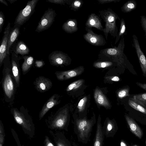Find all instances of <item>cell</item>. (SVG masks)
<instances>
[{
	"label": "cell",
	"mask_w": 146,
	"mask_h": 146,
	"mask_svg": "<svg viewBox=\"0 0 146 146\" xmlns=\"http://www.w3.org/2000/svg\"><path fill=\"white\" fill-rule=\"evenodd\" d=\"M99 13L105 23V27L104 28L103 31L106 39H107L109 33L114 37H117L118 35V29L116 25V21L117 19L119 20L118 15L110 8L100 11Z\"/></svg>",
	"instance_id": "cell-4"
},
{
	"label": "cell",
	"mask_w": 146,
	"mask_h": 146,
	"mask_svg": "<svg viewBox=\"0 0 146 146\" xmlns=\"http://www.w3.org/2000/svg\"><path fill=\"white\" fill-rule=\"evenodd\" d=\"M83 3V2L81 0H72L70 7L71 9L76 11L82 7Z\"/></svg>",
	"instance_id": "cell-30"
},
{
	"label": "cell",
	"mask_w": 146,
	"mask_h": 146,
	"mask_svg": "<svg viewBox=\"0 0 146 146\" xmlns=\"http://www.w3.org/2000/svg\"><path fill=\"white\" fill-rule=\"evenodd\" d=\"M112 62L110 61L99 62L94 63V66L98 68H104L112 65Z\"/></svg>",
	"instance_id": "cell-32"
},
{
	"label": "cell",
	"mask_w": 146,
	"mask_h": 146,
	"mask_svg": "<svg viewBox=\"0 0 146 146\" xmlns=\"http://www.w3.org/2000/svg\"><path fill=\"white\" fill-rule=\"evenodd\" d=\"M20 27L19 26L14 25L13 27L11 29L8 37L7 54L10 55L11 49L12 46L18 40V38L20 34Z\"/></svg>",
	"instance_id": "cell-17"
},
{
	"label": "cell",
	"mask_w": 146,
	"mask_h": 146,
	"mask_svg": "<svg viewBox=\"0 0 146 146\" xmlns=\"http://www.w3.org/2000/svg\"><path fill=\"white\" fill-rule=\"evenodd\" d=\"M95 120L92 118L76 119L74 123V131L78 142L87 144L90 141Z\"/></svg>",
	"instance_id": "cell-3"
},
{
	"label": "cell",
	"mask_w": 146,
	"mask_h": 146,
	"mask_svg": "<svg viewBox=\"0 0 146 146\" xmlns=\"http://www.w3.org/2000/svg\"><path fill=\"white\" fill-rule=\"evenodd\" d=\"M141 26L145 32L146 36V17L144 16H141Z\"/></svg>",
	"instance_id": "cell-36"
},
{
	"label": "cell",
	"mask_w": 146,
	"mask_h": 146,
	"mask_svg": "<svg viewBox=\"0 0 146 146\" xmlns=\"http://www.w3.org/2000/svg\"><path fill=\"white\" fill-rule=\"evenodd\" d=\"M74 70L65 71H56L55 74L57 79L59 80H64L76 76L77 73Z\"/></svg>",
	"instance_id": "cell-24"
},
{
	"label": "cell",
	"mask_w": 146,
	"mask_h": 146,
	"mask_svg": "<svg viewBox=\"0 0 146 146\" xmlns=\"http://www.w3.org/2000/svg\"><path fill=\"white\" fill-rule=\"evenodd\" d=\"M38 0L28 1L25 7L20 11L15 20L14 25L21 27L30 19L35 12Z\"/></svg>",
	"instance_id": "cell-6"
},
{
	"label": "cell",
	"mask_w": 146,
	"mask_h": 146,
	"mask_svg": "<svg viewBox=\"0 0 146 146\" xmlns=\"http://www.w3.org/2000/svg\"><path fill=\"white\" fill-rule=\"evenodd\" d=\"M21 58L24 60L21 66V69L23 74L25 75L30 70L34 62V59L32 56L26 55L21 56Z\"/></svg>",
	"instance_id": "cell-23"
},
{
	"label": "cell",
	"mask_w": 146,
	"mask_h": 146,
	"mask_svg": "<svg viewBox=\"0 0 146 146\" xmlns=\"http://www.w3.org/2000/svg\"><path fill=\"white\" fill-rule=\"evenodd\" d=\"M10 52L11 54V64L12 71L17 88L19 86L21 78L19 61L21 59V57L12 51Z\"/></svg>",
	"instance_id": "cell-10"
},
{
	"label": "cell",
	"mask_w": 146,
	"mask_h": 146,
	"mask_svg": "<svg viewBox=\"0 0 146 146\" xmlns=\"http://www.w3.org/2000/svg\"><path fill=\"white\" fill-rule=\"evenodd\" d=\"M130 99L146 108V93L134 95Z\"/></svg>",
	"instance_id": "cell-26"
},
{
	"label": "cell",
	"mask_w": 146,
	"mask_h": 146,
	"mask_svg": "<svg viewBox=\"0 0 146 146\" xmlns=\"http://www.w3.org/2000/svg\"><path fill=\"white\" fill-rule=\"evenodd\" d=\"M11 51L17 54H20L23 56L28 54L30 52V49L23 41L17 40L12 46Z\"/></svg>",
	"instance_id": "cell-19"
},
{
	"label": "cell",
	"mask_w": 146,
	"mask_h": 146,
	"mask_svg": "<svg viewBox=\"0 0 146 146\" xmlns=\"http://www.w3.org/2000/svg\"><path fill=\"white\" fill-rule=\"evenodd\" d=\"M18 146H24L23 145H21V144H19V145H17Z\"/></svg>",
	"instance_id": "cell-47"
},
{
	"label": "cell",
	"mask_w": 146,
	"mask_h": 146,
	"mask_svg": "<svg viewBox=\"0 0 146 146\" xmlns=\"http://www.w3.org/2000/svg\"><path fill=\"white\" fill-rule=\"evenodd\" d=\"M0 2L7 6H8V3L5 0H0Z\"/></svg>",
	"instance_id": "cell-43"
},
{
	"label": "cell",
	"mask_w": 146,
	"mask_h": 146,
	"mask_svg": "<svg viewBox=\"0 0 146 146\" xmlns=\"http://www.w3.org/2000/svg\"><path fill=\"white\" fill-rule=\"evenodd\" d=\"M62 28L64 31L68 33L76 32L78 29L77 20L74 19H68L64 23Z\"/></svg>",
	"instance_id": "cell-22"
},
{
	"label": "cell",
	"mask_w": 146,
	"mask_h": 146,
	"mask_svg": "<svg viewBox=\"0 0 146 146\" xmlns=\"http://www.w3.org/2000/svg\"><path fill=\"white\" fill-rule=\"evenodd\" d=\"M56 14L55 11L48 8L46 11L40 19L35 31L40 33L50 27L54 21Z\"/></svg>",
	"instance_id": "cell-7"
},
{
	"label": "cell",
	"mask_w": 146,
	"mask_h": 146,
	"mask_svg": "<svg viewBox=\"0 0 146 146\" xmlns=\"http://www.w3.org/2000/svg\"><path fill=\"white\" fill-rule=\"evenodd\" d=\"M85 25L86 27L89 29L94 27L101 31L103 30L100 18L94 13H91L89 16Z\"/></svg>",
	"instance_id": "cell-20"
},
{
	"label": "cell",
	"mask_w": 146,
	"mask_h": 146,
	"mask_svg": "<svg viewBox=\"0 0 146 146\" xmlns=\"http://www.w3.org/2000/svg\"><path fill=\"white\" fill-rule=\"evenodd\" d=\"M87 33L83 35L84 39L90 44L95 46H103L106 43L104 38L101 35L96 34L90 29L86 27Z\"/></svg>",
	"instance_id": "cell-9"
},
{
	"label": "cell",
	"mask_w": 146,
	"mask_h": 146,
	"mask_svg": "<svg viewBox=\"0 0 146 146\" xmlns=\"http://www.w3.org/2000/svg\"><path fill=\"white\" fill-rule=\"evenodd\" d=\"M111 80L113 81L117 82L120 79L118 76H115L111 79Z\"/></svg>",
	"instance_id": "cell-42"
},
{
	"label": "cell",
	"mask_w": 146,
	"mask_h": 146,
	"mask_svg": "<svg viewBox=\"0 0 146 146\" xmlns=\"http://www.w3.org/2000/svg\"><path fill=\"white\" fill-rule=\"evenodd\" d=\"M86 100V98L84 97L81 99L78 104V107L80 111L82 110V108L85 103V101Z\"/></svg>",
	"instance_id": "cell-39"
},
{
	"label": "cell",
	"mask_w": 146,
	"mask_h": 146,
	"mask_svg": "<svg viewBox=\"0 0 146 146\" xmlns=\"http://www.w3.org/2000/svg\"><path fill=\"white\" fill-rule=\"evenodd\" d=\"M69 119L68 112L63 109L60 110L49 117L48 128L50 130H63L68 131Z\"/></svg>",
	"instance_id": "cell-5"
},
{
	"label": "cell",
	"mask_w": 146,
	"mask_h": 146,
	"mask_svg": "<svg viewBox=\"0 0 146 146\" xmlns=\"http://www.w3.org/2000/svg\"><path fill=\"white\" fill-rule=\"evenodd\" d=\"M49 131L56 146H72L70 141L62 132L57 131L54 133L51 130Z\"/></svg>",
	"instance_id": "cell-15"
},
{
	"label": "cell",
	"mask_w": 146,
	"mask_h": 146,
	"mask_svg": "<svg viewBox=\"0 0 146 146\" xmlns=\"http://www.w3.org/2000/svg\"><path fill=\"white\" fill-rule=\"evenodd\" d=\"M11 111L16 122L21 126L24 133L30 138H33L35 135V125L27 109L22 106L19 110L12 108Z\"/></svg>",
	"instance_id": "cell-2"
},
{
	"label": "cell",
	"mask_w": 146,
	"mask_h": 146,
	"mask_svg": "<svg viewBox=\"0 0 146 146\" xmlns=\"http://www.w3.org/2000/svg\"><path fill=\"white\" fill-rule=\"evenodd\" d=\"M134 46L137 54L141 68L144 76H146V59L141 50L137 37L135 35L133 36Z\"/></svg>",
	"instance_id": "cell-13"
},
{
	"label": "cell",
	"mask_w": 146,
	"mask_h": 146,
	"mask_svg": "<svg viewBox=\"0 0 146 146\" xmlns=\"http://www.w3.org/2000/svg\"><path fill=\"white\" fill-rule=\"evenodd\" d=\"M48 2L57 4L65 5L66 3L70 5L72 0H46Z\"/></svg>",
	"instance_id": "cell-33"
},
{
	"label": "cell",
	"mask_w": 146,
	"mask_h": 146,
	"mask_svg": "<svg viewBox=\"0 0 146 146\" xmlns=\"http://www.w3.org/2000/svg\"><path fill=\"white\" fill-rule=\"evenodd\" d=\"M44 146H54L50 139L49 137L46 135L44 142Z\"/></svg>",
	"instance_id": "cell-37"
},
{
	"label": "cell",
	"mask_w": 146,
	"mask_h": 146,
	"mask_svg": "<svg viewBox=\"0 0 146 146\" xmlns=\"http://www.w3.org/2000/svg\"><path fill=\"white\" fill-rule=\"evenodd\" d=\"M125 117L130 131L137 137L141 139L143 135V132L141 128L131 117L127 115H125Z\"/></svg>",
	"instance_id": "cell-21"
},
{
	"label": "cell",
	"mask_w": 146,
	"mask_h": 146,
	"mask_svg": "<svg viewBox=\"0 0 146 146\" xmlns=\"http://www.w3.org/2000/svg\"><path fill=\"white\" fill-rule=\"evenodd\" d=\"M59 97L58 94H53L46 102L39 112V118L40 120L43 117L50 109L59 103Z\"/></svg>",
	"instance_id": "cell-14"
},
{
	"label": "cell",
	"mask_w": 146,
	"mask_h": 146,
	"mask_svg": "<svg viewBox=\"0 0 146 146\" xmlns=\"http://www.w3.org/2000/svg\"><path fill=\"white\" fill-rule=\"evenodd\" d=\"M105 135L101 123V119L99 116L97 122L96 129L93 146H103Z\"/></svg>",
	"instance_id": "cell-18"
},
{
	"label": "cell",
	"mask_w": 146,
	"mask_h": 146,
	"mask_svg": "<svg viewBox=\"0 0 146 146\" xmlns=\"http://www.w3.org/2000/svg\"><path fill=\"white\" fill-rule=\"evenodd\" d=\"M94 97L96 102L99 104L105 106H109L108 101L100 90L98 89L96 90Z\"/></svg>",
	"instance_id": "cell-25"
},
{
	"label": "cell",
	"mask_w": 146,
	"mask_h": 146,
	"mask_svg": "<svg viewBox=\"0 0 146 146\" xmlns=\"http://www.w3.org/2000/svg\"><path fill=\"white\" fill-rule=\"evenodd\" d=\"M83 82V80H80L72 83L68 86L66 89V91H69L77 88L82 85Z\"/></svg>",
	"instance_id": "cell-31"
},
{
	"label": "cell",
	"mask_w": 146,
	"mask_h": 146,
	"mask_svg": "<svg viewBox=\"0 0 146 146\" xmlns=\"http://www.w3.org/2000/svg\"><path fill=\"white\" fill-rule=\"evenodd\" d=\"M120 146H127L126 143L123 141H121L120 144Z\"/></svg>",
	"instance_id": "cell-44"
},
{
	"label": "cell",
	"mask_w": 146,
	"mask_h": 146,
	"mask_svg": "<svg viewBox=\"0 0 146 146\" xmlns=\"http://www.w3.org/2000/svg\"><path fill=\"white\" fill-rule=\"evenodd\" d=\"M3 64L1 82L5 100L6 102L11 104L14 100L17 87L12 71L9 55L7 54Z\"/></svg>",
	"instance_id": "cell-1"
},
{
	"label": "cell",
	"mask_w": 146,
	"mask_h": 146,
	"mask_svg": "<svg viewBox=\"0 0 146 146\" xmlns=\"http://www.w3.org/2000/svg\"><path fill=\"white\" fill-rule=\"evenodd\" d=\"M126 27L125 21L123 19H122L120 21V26L119 31L116 37L115 40V44H116L118 42L121 36L125 32Z\"/></svg>",
	"instance_id": "cell-29"
},
{
	"label": "cell",
	"mask_w": 146,
	"mask_h": 146,
	"mask_svg": "<svg viewBox=\"0 0 146 146\" xmlns=\"http://www.w3.org/2000/svg\"><path fill=\"white\" fill-rule=\"evenodd\" d=\"M105 136L107 137H113L118 129L117 124L113 120L107 119L102 126Z\"/></svg>",
	"instance_id": "cell-16"
},
{
	"label": "cell",
	"mask_w": 146,
	"mask_h": 146,
	"mask_svg": "<svg viewBox=\"0 0 146 146\" xmlns=\"http://www.w3.org/2000/svg\"><path fill=\"white\" fill-rule=\"evenodd\" d=\"M133 146H137V145H133Z\"/></svg>",
	"instance_id": "cell-48"
},
{
	"label": "cell",
	"mask_w": 146,
	"mask_h": 146,
	"mask_svg": "<svg viewBox=\"0 0 146 146\" xmlns=\"http://www.w3.org/2000/svg\"><path fill=\"white\" fill-rule=\"evenodd\" d=\"M129 90L128 89H124L119 91L118 94V97L121 98L129 96Z\"/></svg>",
	"instance_id": "cell-34"
},
{
	"label": "cell",
	"mask_w": 146,
	"mask_h": 146,
	"mask_svg": "<svg viewBox=\"0 0 146 146\" xmlns=\"http://www.w3.org/2000/svg\"><path fill=\"white\" fill-rule=\"evenodd\" d=\"M72 146H79L74 142H72Z\"/></svg>",
	"instance_id": "cell-46"
},
{
	"label": "cell",
	"mask_w": 146,
	"mask_h": 146,
	"mask_svg": "<svg viewBox=\"0 0 146 146\" xmlns=\"http://www.w3.org/2000/svg\"><path fill=\"white\" fill-rule=\"evenodd\" d=\"M70 58L66 53L60 51L52 52L48 56V59L51 65L58 66L67 64Z\"/></svg>",
	"instance_id": "cell-8"
},
{
	"label": "cell",
	"mask_w": 146,
	"mask_h": 146,
	"mask_svg": "<svg viewBox=\"0 0 146 146\" xmlns=\"http://www.w3.org/2000/svg\"><path fill=\"white\" fill-rule=\"evenodd\" d=\"M11 30L10 23L9 22L5 29L0 46V68L7 55V48L9 35Z\"/></svg>",
	"instance_id": "cell-11"
},
{
	"label": "cell",
	"mask_w": 146,
	"mask_h": 146,
	"mask_svg": "<svg viewBox=\"0 0 146 146\" xmlns=\"http://www.w3.org/2000/svg\"><path fill=\"white\" fill-rule=\"evenodd\" d=\"M129 106L135 110L146 114V109L140 104L129 99L128 101Z\"/></svg>",
	"instance_id": "cell-28"
},
{
	"label": "cell",
	"mask_w": 146,
	"mask_h": 146,
	"mask_svg": "<svg viewBox=\"0 0 146 146\" xmlns=\"http://www.w3.org/2000/svg\"><path fill=\"white\" fill-rule=\"evenodd\" d=\"M7 1H9L11 4H12L17 1V0H7Z\"/></svg>",
	"instance_id": "cell-45"
},
{
	"label": "cell",
	"mask_w": 146,
	"mask_h": 146,
	"mask_svg": "<svg viewBox=\"0 0 146 146\" xmlns=\"http://www.w3.org/2000/svg\"><path fill=\"white\" fill-rule=\"evenodd\" d=\"M35 66L37 68H41L44 64V63L42 60H36L35 62Z\"/></svg>",
	"instance_id": "cell-38"
},
{
	"label": "cell",
	"mask_w": 146,
	"mask_h": 146,
	"mask_svg": "<svg viewBox=\"0 0 146 146\" xmlns=\"http://www.w3.org/2000/svg\"><path fill=\"white\" fill-rule=\"evenodd\" d=\"M5 21V16L3 13L2 11H1L0 12V33H1L2 31Z\"/></svg>",
	"instance_id": "cell-35"
},
{
	"label": "cell",
	"mask_w": 146,
	"mask_h": 146,
	"mask_svg": "<svg viewBox=\"0 0 146 146\" xmlns=\"http://www.w3.org/2000/svg\"><path fill=\"white\" fill-rule=\"evenodd\" d=\"M36 90L40 93H43L49 90L52 86V83L49 78L41 76L37 77L34 82Z\"/></svg>",
	"instance_id": "cell-12"
},
{
	"label": "cell",
	"mask_w": 146,
	"mask_h": 146,
	"mask_svg": "<svg viewBox=\"0 0 146 146\" xmlns=\"http://www.w3.org/2000/svg\"><path fill=\"white\" fill-rule=\"evenodd\" d=\"M98 1L100 3L104 4L111 2H116L119 1L118 0H98Z\"/></svg>",
	"instance_id": "cell-40"
},
{
	"label": "cell",
	"mask_w": 146,
	"mask_h": 146,
	"mask_svg": "<svg viewBox=\"0 0 146 146\" xmlns=\"http://www.w3.org/2000/svg\"><path fill=\"white\" fill-rule=\"evenodd\" d=\"M136 84L141 88L146 90V83L143 84L140 82H137Z\"/></svg>",
	"instance_id": "cell-41"
},
{
	"label": "cell",
	"mask_w": 146,
	"mask_h": 146,
	"mask_svg": "<svg viewBox=\"0 0 146 146\" xmlns=\"http://www.w3.org/2000/svg\"><path fill=\"white\" fill-rule=\"evenodd\" d=\"M145 144H146V141H145Z\"/></svg>",
	"instance_id": "cell-49"
},
{
	"label": "cell",
	"mask_w": 146,
	"mask_h": 146,
	"mask_svg": "<svg viewBox=\"0 0 146 146\" xmlns=\"http://www.w3.org/2000/svg\"><path fill=\"white\" fill-rule=\"evenodd\" d=\"M137 6V3L133 0H129L125 3L121 8L122 11L128 13L135 9Z\"/></svg>",
	"instance_id": "cell-27"
}]
</instances>
